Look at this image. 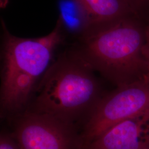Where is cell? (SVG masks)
<instances>
[{"label":"cell","instance_id":"obj_1","mask_svg":"<svg viewBox=\"0 0 149 149\" xmlns=\"http://www.w3.org/2000/svg\"><path fill=\"white\" fill-rule=\"evenodd\" d=\"M138 16L93 24L71 49L117 87L146 80L145 26Z\"/></svg>","mask_w":149,"mask_h":149},{"label":"cell","instance_id":"obj_2","mask_svg":"<svg viewBox=\"0 0 149 149\" xmlns=\"http://www.w3.org/2000/svg\"><path fill=\"white\" fill-rule=\"evenodd\" d=\"M95 71L70 48L53 60L26 111L81 129L105 93Z\"/></svg>","mask_w":149,"mask_h":149},{"label":"cell","instance_id":"obj_3","mask_svg":"<svg viewBox=\"0 0 149 149\" xmlns=\"http://www.w3.org/2000/svg\"><path fill=\"white\" fill-rule=\"evenodd\" d=\"M2 27L1 117L8 119L27 110L65 32L59 19L52 32L37 38L13 36L2 21Z\"/></svg>","mask_w":149,"mask_h":149},{"label":"cell","instance_id":"obj_4","mask_svg":"<svg viewBox=\"0 0 149 149\" xmlns=\"http://www.w3.org/2000/svg\"><path fill=\"white\" fill-rule=\"evenodd\" d=\"M149 113V83L146 80L105 93L81 129L82 148L115 124Z\"/></svg>","mask_w":149,"mask_h":149},{"label":"cell","instance_id":"obj_5","mask_svg":"<svg viewBox=\"0 0 149 149\" xmlns=\"http://www.w3.org/2000/svg\"><path fill=\"white\" fill-rule=\"evenodd\" d=\"M8 120L22 149H82L80 129L56 118L25 111Z\"/></svg>","mask_w":149,"mask_h":149},{"label":"cell","instance_id":"obj_6","mask_svg":"<svg viewBox=\"0 0 149 149\" xmlns=\"http://www.w3.org/2000/svg\"><path fill=\"white\" fill-rule=\"evenodd\" d=\"M149 146V113L113 125L82 149H144Z\"/></svg>","mask_w":149,"mask_h":149},{"label":"cell","instance_id":"obj_7","mask_svg":"<svg viewBox=\"0 0 149 149\" xmlns=\"http://www.w3.org/2000/svg\"><path fill=\"white\" fill-rule=\"evenodd\" d=\"M94 24L140 14L126 0H77Z\"/></svg>","mask_w":149,"mask_h":149},{"label":"cell","instance_id":"obj_8","mask_svg":"<svg viewBox=\"0 0 149 149\" xmlns=\"http://www.w3.org/2000/svg\"><path fill=\"white\" fill-rule=\"evenodd\" d=\"M58 7V19L64 31H66L75 40L95 24L88 13L77 0H59Z\"/></svg>","mask_w":149,"mask_h":149},{"label":"cell","instance_id":"obj_9","mask_svg":"<svg viewBox=\"0 0 149 149\" xmlns=\"http://www.w3.org/2000/svg\"><path fill=\"white\" fill-rule=\"evenodd\" d=\"M0 149H22L11 132L2 131L0 134Z\"/></svg>","mask_w":149,"mask_h":149},{"label":"cell","instance_id":"obj_10","mask_svg":"<svg viewBox=\"0 0 149 149\" xmlns=\"http://www.w3.org/2000/svg\"><path fill=\"white\" fill-rule=\"evenodd\" d=\"M135 10L141 15L149 10V0H126Z\"/></svg>","mask_w":149,"mask_h":149},{"label":"cell","instance_id":"obj_11","mask_svg":"<svg viewBox=\"0 0 149 149\" xmlns=\"http://www.w3.org/2000/svg\"><path fill=\"white\" fill-rule=\"evenodd\" d=\"M145 53L149 65V71L146 78V81L149 83V21L145 26Z\"/></svg>","mask_w":149,"mask_h":149},{"label":"cell","instance_id":"obj_12","mask_svg":"<svg viewBox=\"0 0 149 149\" xmlns=\"http://www.w3.org/2000/svg\"><path fill=\"white\" fill-rule=\"evenodd\" d=\"M9 0H0V7L1 8H5L8 3Z\"/></svg>","mask_w":149,"mask_h":149},{"label":"cell","instance_id":"obj_13","mask_svg":"<svg viewBox=\"0 0 149 149\" xmlns=\"http://www.w3.org/2000/svg\"><path fill=\"white\" fill-rule=\"evenodd\" d=\"M149 149V146H148V148H145V149Z\"/></svg>","mask_w":149,"mask_h":149}]
</instances>
